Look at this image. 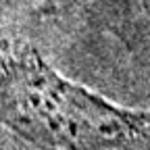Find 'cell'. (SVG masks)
Masks as SVG:
<instances>
[{
	"instance_id": "obj_1",
	"label": "cell",
	"mask_w": 150,
	"mask_h": 150,
	"mask_svg": "<svg viewBox=\"0 0 150 150\" xmlns=\"http://www.w3.org/2000/svg\"><path fill=\"white\" fill-rule=\"evenodd\" d=\"M0 123L46 150H119L150 129V115L75 83L29 44L6 42L0 44Z\"/></svg>"
}]
</instances>
